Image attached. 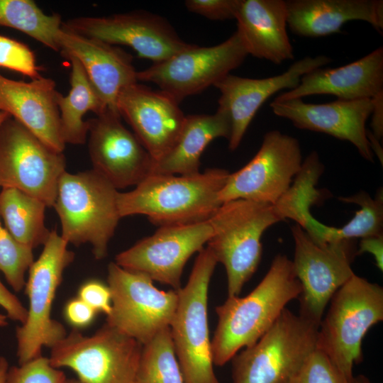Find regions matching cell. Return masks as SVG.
Here are the masks:
<instances>
[{"label":"cell","mask_w":383,"mask_h":383,"mask_svg":"<svg viewBox=\"0 0 383 383\" xmlns=\"http://www.w3.org/2000/svg\"><path fill=\"white\" fill-rule=\"evenodd\" d=\"M248 53L236 30L213 46L192 45L165 61L137 72V79L159 87L177 103L199 94L238 67Z\"/></svg>","instance_id":"cell-13"},{"label":"cell","mask_w":383,"mask_h":383,"mask_svg":"<svg viewBox=\"0 0 383 383\" xmlns=\"http://www.w3.org/2000/svg\"><path fill=\"white\" fill-rule=\"evenodd\" d=\"M65 383H84V382L77 378V379H67Z\"/></svg>","instance_id":"cell-47"},{"label":"cell","mask_w":383,"mask_h":383,"mask_svg":"<svg viewBox=\"0 0 383 383\" xmlns=\"http://www.w3.org/2000/svg\"><path fill=\"white\" fill-rule=\"evenodd\" d=\"M62 28L110 45H124L141 57L161 62L193 44L184 41L164 17L145 11L109 16H84L62 22Z\"/></svg>","instance_id":"cell-16"},{"label":"cell","mask_w":383,"mask_h":383,"mask_svg":"<svg viewBox=\"0 0 383 383\" xmlns=\"http://www.w3.org/2000/svg\"><path fill=\"white\" fill-rule=\"evenodd\" d=\"M235 19L248 55L276 65L294 58L286 1L240 0Z\"/></svg>","instance_id":"cell-24"},{"label":"cell","mask_w":383,"mask_h":383,"mask_svg":"<svg viewBox=\"0 0 383 383\" xmlns=\"http://www.w3.org/2000/svg\"><path fill=\"white\" fill-rule=\"evenodd\" d=\"M216 213L207 248L226 269L228 296H239L260 262L264 232L282 220L274 204L243 199L223 203Z\"/></svg>","instance_id":"cell-8"},{"label":"cell","mask_w":383,"mask_h":383,"mask_svg":"<svg viewBox=\"0 0 383 383\" xmlns=\"http://www.w3.org/2000/svg\"><path fill=\"white\" fill-rule=\"evenodd\" d=\"M6 315L0 313V327H4L8 324Z\"/></svg>","instance_id":"cell-45"},{"label":"cell","mask_w":383,"mask_h":383,"mask_svg":"<svg viewBox=\"0 0 383 383\" xmlns=\"http://www.w3.org/2000/svg\"><path fill=\"white\" fill-rule=\"evenodd\" d=\"M96 312L88 304L76 297L67 302L64 314L66 321L74 329L89 326L95 318Z\"/></svg>","instance_id":"cell-39"},{"label":"cell","mask_w":383,"mask_h":383,"mask_svg":"<svg viewBox=\"0 0 383 383\" xmlns=\"http://www.w3.org/2000/svg\"><path fill=\"white\" fill-rule=\"evenodd\" d=\"M137 383H184L170 327L143 345Z\"/></svg>","instance_id":"cell-32"},{"label":"cell","mask_w":383,"mask_h":383,"mask_svg":"<svg viewBox=\"0 0 383 383\" xmlns=\"http://www.w3.org/2000/svg\"><path fill=\"white\" fill-rule=\"evenodd\" d=\"M0 67L20 72L32 80L42 77L33 52L24 43L1 35Z\"/></svg>","instance_id":"cell-35"},{"label":"cell","mask_w":383,"mask_h":383,"mask_svg":"<svg viewBox=\"0 0 383 383\" xmlns=\"http://www.w3.org/2000/svg\"><path fill=\"white\" fill-rule=\"evenodd\" d=\"M111 310L106 323L144 345L170 327L178 304L177 291L157 289L145 274L108 265Z\"/></svg>","instance_id":"cell-11"},{"label":"cell","mask_w":383,"mask_h":383,"mask_svg":"<svg viewBox=\"0 0 383 383\" xmlns=\"http://www.w3.org/2000/svg\"><path fill=\"white\" fill-rule=\"evenodd\" d=\"M62 152L45 145L9 116L0 126V187L14 188L52 207L60 177L66 171Z\"/></svg>","instance_id":"cell-10"},{"label":"cell","mask_w":383,"mask_h":383,"mask_svg":"<svg viewBox=\"0 0 383 383\" xmlns=\"http://www.w3.org/2000/svg\"><path fill=\"white\" fill-rule=\"evenodd\" d=\"M364 252L372 255L377 267L379 270H383V235L362 238L357 255Z\"/></svg>","instance_id":"cell-41"},{"label":"cell","mask_w":383,"mask_h":383,"mask_svg":"<svg viewBox=\"0 0 383 383\" xmlns=\"http://www.w3.org/2000/svg\"><path fill=\"white\" fill-rule=\"evenodd\" d=\"M9 362L7 360L3 357H0V383H5L7 372L9 370Z\"/></svg>","instance_id":"cell-43"},{"label":"cell","mask_w":383,"mask_h":383,"mask_svg":"<svg viewBox=\"0 0 383 383\" xmlns=\"http://www.w3.org/2000/svg\"><path fill=\"white\" fill-rule=\"evenodd\" d=\"M216 213L207 220L194 223L159 227L152 235L116 255L115 262L126 270L144 273L152 281L177 291L181 288L187 262L215 234Z\"/></svg>","instance_id":"cell-15"},{"label":"cell","mask_w":383,"mask_h":383,"mask_svg":"<svg viewBox=\"0 0 383 383\" xmlns=\"http://www.w3.org/2000/svg\"><path fill=\"white\" fill-rule=\"evenodd\" d=\"M270 106L276 116L289 120L295 127L348 141L364 159L373 162L365 128L372 111L371 99H337L326 104L306 103L302 99H274Z\"/></svg>","instance_id":"cell-20"},{"label":"cell","mask_w":383,"mask_h":383,"mask_svg":"<svg viewBox=\"0 0 383 383\" xmlns=\"http://www.w3.org/2000/svg\"><path fill=\"white\" fill-rule=\"evenodd\" d=\"M240 0H187L184 5L192 13L213 21L235 19Z\"/></svg>","instance_id":"cell-37"},{"label":"cell","mask_w":383,"mask_h":383,"mask_svg":"<svg viewBox=\"0 0 383 383\" xmlns=\"http://www.w3.org/2000/svg\"><path fill=\"white\" fill-rule=\"evenodd\" d=\"M179 103L161 90L138 82L125 87L116 109L155 162L174 146L183 128L186 116Z\"/></svg>","instance_id":"cell-18"},{"label":"cell","mask_w":383,"mask_h":383,"mask_svg":"<svg viewBox=\"0 0 383 383\" xmlns=\"http://www.w3.org/2000/svg\"><path fill=\"white\" fill-rule=\"evenodd\" d=\"M288 383H345L323 352L316 348Z\"/></svg>","instance_id":"cell-36"},{"label":"cell","mask_w":383,"mask_h":383,"mask_svg":"<svg viewBox=\"0 0 383 383\" xmlns=\"http://www.w3.org/2000/svg\"><path fill=\"white\" fill-rule=\"evenodd\" d=\"M118 193L93 169L75 174L65 171L60 178L52 206L60 221L62 238L75 246L89 243L96 260L106 257L121 218Z\"/></svg>","instance_id":"cell-4"},{"label":"cell","mask_w":383,"mask_h":383,"mask_svg":"<svg viewBox=\"0 0 383 383\" xmlns=\"http://www.w3.org/2000/svg\"><path fill=\"white\" fill-rule=\"evenodd\" d=\"M231 121L226 111L214 114L186 116L180 135L172 149L154 164L152 174L192 175L199 172L201 156L217 138L231 135Z\"/></svg>","instance_id":"cell-26"},{"label":"cell","mask_w":383,"mask_h":383,"mask_svg":"<svg viewBox=\"0 0 383 383\" xmlns=\"http://www.w3.org/2000/svg\"><path fill=\"white\" fill-rule=\"evenodd\" d=\"M67 59L71 64L70 89L65 96L59 93L57 99L60 133L65 145H83L89 132L88 121L83 119L86 113L92 111L96 116L108 108L80 62L72 57Z\"/></svg>","instance_id":"cell-27"},{"label":"cell","mask_w":383,"mask_h":383,"mask_svg":"<svg viewBox=\"0 0 383 383\" xmlns=\"http://www.w3.org/2000/svg\"><path fill=\"white\" fill-rule=\"evenodd\" d=\"M96 313L108 316L111 310V292L108 285L96 280L84 283L78 290V296Z\"/></svg>","instance_id":"cell-38"},{"label":"cell","mask_w":383,"mask_h":383,"mask_svg":"<svg viewBox=\"0 0 383 383\" xmlns=\"http://www.w3.org/2000/svg\"><path fill=\"white\" fill-rule=\"evenodd\" d=\"M62 23L60 14L44 13L32 0H0V26L18 30L55 51Z\"/></svg>","instance_id":"cell-29"},{"label":"cell","mask_w":383,"mask_h":383,"mask_svg":"<svg viewBox=\"0 0 383 383\" xmlns=\"http://www.w3.org/2000/svg\"><path fill=\"white\" fill-rule=\"evenodd\" d=\"M55 40L65 57H72L80 62L107 108L118 112L116 101L120 92L138 82L132 56L113 45L62 27Z\"/></svg>","instance_id":"cell-21"},{"label":"cell","mask_w":383,"mask_h":383,"mask_svg":"<svg viewBox=\"0 0 383 383\" xmlns=\"http://www.w3.org/2000/svg\"><path fill=\"white\" fill-rule=\"evenodd\" d=\"M0 306L6 312V316L23 323L27 316V309L0 281Z\"/></svg>","instance_id":"cell-40"},{"label":"cell","mask_w":383,"mask_h":383,"mask_svg":"<svg viewBox=\"0 0 383 383\" xmlns=\"http://www.w3.org/2000/svg\"><path fill=\"white\" fill-rule=\"evenodd\" d=\"M34 262L33 249L17 241L0 220V271L16 292L26 284V272Z\"/></svg>","instance_id":"cell-33"},{"label":"cell","mask_w":383,"mask_h":383,"mask_svg":"<svg viewBox=\"0 0 383 383\" xmlns=\"http://www.w3.org/2000/svg\"><path fill=\"white\" fill-rule=\"evenodd\" d=\"M66 379L64 372L54 367L49 357L40 355L9 367L5 383H65Z\"/></svg>","instance_id":"cell-34"},{"label":"cell","mask_w":383,"mask_h":383,"mask_svg":"<svg viewBox=\"0 0 383 383\" xmlns=\"http://www.w3.org/2000/svg\"><path fill=\"white\" fill-rule=\"evenodd\" d=\"M67 245L56 230L51 231L41 254L28 270L24 287L29 302L27 316L16 331L19 365L42 355L43 347L51 348L67 334L64 326L51 316L63 272L74 258Z\"/></svg>","instance_id":"cell-7"},{"label":"cell","mask_w":383,"mask_h":383,"mask_svg":"<svg viewBox=\"0 0 383 383\" xmlns=\"http://www.w3.org/2000/svg\"><path fill=\"white\" fill-rule=\"evenodd\" d=\"M372 111L371 113L372 121L370 131L372 135L381 140L383 136V91L377 94L371 99Z\"/></svg>","instance_id":"cell-42"},{"label":"cell","mask_w":383,"mask_h":383,"mask_svg":"<svg viewBox=\"0 0 383 383\" xmlns=\"http://www.w3.org/2000/svg\"><path fill=\"white\" fill-rule=\"evenodd\" d=\"M383 91V48L336 68L315 69L301 79L299 85L284 91L278 101L302 99L317 94L335 96L338 99H372Z\"/></svg>","instance_id":"cell-23"},{"label":"cell","mask_w":383,"mask_h":383,"mask_svg":"<svg viewBox=\"0 0 383 383\" xmlns=\"http://www.w3.org/2000/svg\"><path fill=\"white\" fill-rule=\"evenodd\" d=\"M9 116H10L7 113L0 111V126Z\"/></svg>","instance_id":"cell-46"},{"label":"cell","mask_w":383,"mask_h":383,"mask_svg":"<svg viewBox=\"0 0 383 383\" xmlns=\"http://www.w3.org/2000/svg\"><path fill=\"white\" fill-rule=\"evenodd\" d=\"M318 327L285 308L255 343L231 359L233 383H288L316 348Z\"/></svg>","instance_id":"cell-6"},{"label":"cell","mask_w":383,"mask_h":383,"mask_svg":"<svg viewBox=\"0 0 383 383\" xmlns=\"http://www.w3.org/2000/svg\"><path fill=\"white\" fill-rule=\"evenodd\" d=\"M295 274L300 282L299 315L320 324L332 296L355 273L357 255L353 240L316 243L299 224L292 227Z\"/></svg>","instance_id":"cell-12"},{"label":"cell","mask_w":383,"mask_h":383,"mask_svg":"<svg viewBox=\"0 0 383 383\" xmlns=\"http://www.w3.org/2000/svg\"><path fill=\"white\" fill-rule=\"evenodd\" d=\"M55 82L40 77L30 82L0 74V111L7 113L45 145L62 152L65 144L60 133L59 92Z\"/></svg>","instance_id":"cell-22"},{"label":"cell","mask_w":383,"mask_h":383,"mask_svg":"<svg viewBox=\"0 0 383 383\" xmlns=\"http://www.w3.org/2000/svg\"><path fill=\"white\" fill-rule=\"evenodd\" d=\"M323 169L316 151L311 152L303 161L294 184L274 204L282 221L290 218L301 228L304 226L306 218L311 214L310 206L320 196L314 187Z\"/></svg>","instance_id":"cell-31"},{"label":"cell","mask_w":383,"mask_h":383,"mask_svg":"<svg viewBox=\"0 0 383 383\" xmlns=\"http://www.w3.org/2000/svg\"><path fill=\"white\" fill-rule=\"evenodd\" d=\"M343 202L355 204L360 209L354 217L340 228L326 226L318 244H325L343 240H354L382 235L383 226V192L381 189L372 198L367 192L361 191L350 196H340Z\"/></svg>","instance_id":"cell-30"},{"label":"cell","mask_w":383,"mask_h":383,"mask_svg":"<svg viewBox=\"0 0 383 383\" xmlns=\"http://www.w3.org/2000/svg\"><path fill=\"white\" fill-rule=\"evenodd\" d=\"M331 62L323 55L305 57L279 75L252 79L229 74L216 83L213 87L221 92L218 109L226 111L231 121L229 150L238 148L257 111L268 98L284 89H294L304 74Z\"/></svg>","instance_id":"cell-19"},{"label":"cell","mask_w":383,"mask_h":383,"mask_svg":"<svg viewBox=\"0 0 383 383\" xmlns=\"http://www.w3.org/2000/svg\"><path fill=\"white\" fill-rule=\"evenodd\" d=\"M217 263L211 251L203 248L187 284L177 290L170 328L184 383H221L213 370L207 315L209 287Z\"/></svg>","instance_id":"cell-5"},{"label":"cell","mask_w":383,"mask_h":383,"mask_svg":"<svg viewBox=\"0 0 383 383\" xmlns=\"http://www.w3.org/2000/svg\"><path fill=\"white\" fill-rule=\"evenodd\" d=\"M229 174L221 168L192 175L151 174L133 190L118 192L119 214L145 215L159 227L207 220L223 204L219 194Z\"/></svg>","instance_id":"cell-2"},{"label":"cell","mask_w":383,"mask_h":383,"mask_svg":"<svg viewBox=\"0 0 383 383\" xmlns=\"http://www.w3.org/2000/svg\"><path fill=\"white\" fill-rule=\"evenodd\" d=\"M143 345L106 323L91 335L77 329L52 347L56 368L73 370L84 383H137Z\"/></svg>","instance_id":"cell-9"},{"label":"cell","mask_w":383,"mask_h":383,"mask_svg":"<svg viewBox=\"0 0 383 383\" xmlns=\"http://www.w3.org/2000/svg\"><path fill=\"white\" fill-rule=\"evenodd\" d=\"M88 123L92 169L116 189L135 187L152 174L154 160L118 112L107 109Z\"/></svg>","instance_id":"cell-17"},{"label":"cell","mask_w":383,"mask_h":383,"mask_svg":"<svg viewBox=\"0 0 383 383\" xmlns=\"http://www.w3.org/2000/svg\"><path fill=\"white\" fill-rule=\"evenodd\" d=\"M286 6L287 26L299 36L318 38L340 33L351 21H365L382 33V0H289Z\"/></svg>","instance_id":"cell-25"},{"label":"cell","mask_w":383,"mask_h":383,"mask_svg":"<svg viewBox=\"0 0 383 383\" xmlns=\"http://www.w3.org/2000/svg\"><path fill=\"white\" fill-rule=\"evenodd\" d=\"M301 293L292 260L285 255H277L251 292L243 297L228 296L216 307L218 324L211 340L213 365H224L240 349L255 343Z\"/></svg>","instance_id":"cell-1"},{"label":"cell","mask_w":383,"mask_h":383,"mask_svg":"<svg viewBox=\"0 0 383 383\" xmlns=\"http://www.w3.org/2000/svg\"><path fill=\"white\" fill-rule=\"evenodd\" d=\"M319 324L316 348L325 353L345 383L363 360L367 332L383 321V288L355 274L333 294Z\"/></svg>","instance_id":"cell-3"},{"label":"cell","mask_w":383,"mask_h":383,"mask_svg":"<svg viewBox=\"0 0 383 383\" xmlns=\"http://www.w3.org/2000/svg\"><path fill=\"white\" fill-rule=\"evenodd\" d=\"M347 383H373L367 377L362 374L353 376Z\"/></svg>","instance_id":"cell-44"},{"label":"cell","mask_w":383,"mask_h":383,"mask_svg":"<svg viewBox=\"0 0 383 383\" xmlns=\"http://www.w3.org/2000/svg\"><path fill=\"white\" fill-rule=\"evenodd\" d=\"M302 164L298 140L279 131H270L251 160L229 174L219 199L222 204L243 199L274 204L289 189Z\"/></svg>","instance_id":"cell-14"},{"label":"cell","mask_w":383,"mask_h":383,"mask_svg":"<svg viewBox=\"0 0 383 383\" xmlns=\"http://www.w3.org/2000/svg\"><path fill=\"white\" fill-rule=\"evenodd\" d=\"M47 206L14 188L0 192V217L6 229L19 243L33 249L44 245L50 232L45 224Z\"/></svg>","instance_id":"cell-28"}]
</instances>
